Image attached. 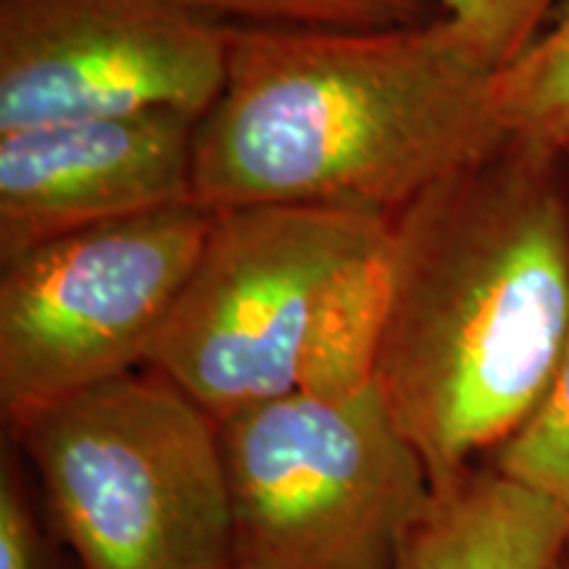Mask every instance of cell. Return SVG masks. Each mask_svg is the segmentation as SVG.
Masks as SVG:
<instances>
[{
  "mask_svg": "<svg viewBox=\"0 0 569 569\" xmlns=\"http://www.w3.org/2000/svg\"><path fill=\"white\" fill-rule=\"evenodd\" d=\"M569 338V159L507 138L390 217L375 386L432 482L532 417Z\"/></svg>",
  "mask_w": 569,
  "mask_h": 569,
  "instance_id": "obj_1",
  "label": "cell"
},
{
  "mask_svg": "<svg viewBox=\"0 0 569 569\" xmlns=\"http://www.w3.org/2000/svg\"><path fill=\"white\" fill-rule=\"evenodd\" d=\"M493 82L443 17L369 32L227 24L224 84L196 127L193 203L393 217L509 138Z\"/></svg>",
  "mask_w": 569,
  "mask_h": 569,
  "instance_id": "obj_2",
  "label": "cell"
},
{
  "mask_svg": "<svg viewBox=\"0 0 569 569\" xmlns=\"http://www.w3.org/2000/svg\"><path fill=\"white\" fill-rule=\"evenodd\" d=\"M13 432L80 569H230L219 422L161 372L80 390Z\"/></svg>",
  "mask_w": 569,
  "mask_h": 569,
  "instance_id": "obj_3",
  "label": "cell"
},
{
  "mask_svg": "<svg viewBox=\"0 0 569 569\" xmlns=\"http://www.w3.org/2000/svg\"><path fill=\"white\" fill-rule=\"evenodd\" d=\"M230 569H396L432 480L380 390H303L219 422Z\"/></svg>",
  "mask_w": 569,
  "mask_h": 569,
  "instance_id": "obj_4",
  "label": "cell"
},
{
  "mask_svg": "<svg viewBox=\"0 0 569 569\" xmlns=\"http://www.w3.org/2000/svg\"><path fill=\"white\" fill-rule=\"evenodd\" d=\"M390 217L272 203L211 213L146 367L217 422L296 393L306 348L340 280L380 251Z\"/></svg>",
  "mask_w": 569,
  "mask_h": 569,
  "instance_id": "obj_5",
  "label": "cell"
},
{
  "mask_svg": "<svg viewBox=\"0 0 569 569\" xmlns=\"http://www.w3.org/2000/svg\"><path fill=\"white\" fill-rule=\"evenodd\" d=\"M209 227V211L180 206L67 234L0 264V411L11 430L146 367Z\"/></svg>",
  "mask_w": 569,
  "mask_h": 569,
  "instance_id": "obj_6",
  "label": "cell"
},
{
  "mask_svg": "<svg viewBox=\"0 0 569 569\" xmlns=\"http://www.w3.org/2000/svg\"><path fill=\"white\" fill-rule=\"evenodd\" d=\"M227 74V24L177 0H0V134L71 119H201Z\"/></svg>",
  "mask_w": 569,
  "mask_h": 569,
  "instance_id": "obj_7",
  "label": "cell"
},
{
  "mask_svg": "<svg viewBox=\"0 0 569 569\" xmlns=\"http://www.w3.org/2000/svg\"><path fill=\"white\" fill-rule=\"evenodd\" d=\"M198 119H71L0 134V264L42 243L193 203Z\"/></svg>",
  "mask_w": 569,
  "mask_h": 569,
  "instance_id": "obj_8",
  "label": "cell"
},
{
  "mask_svg": "<svg viewBox=\"0 0 569 569\" xmlns=\"http://www.w3.org/2000/svg\"><path fill=\"white\" fill-rule=\"evenodd\" d=\"M567 549V511L488 465L432 482L396 569H557Z\"/></svg>",
  "mask_w": 569,
  "mask_h": 569,
  "instance_id": "obj_9",
  "label": "cell"
},
{
  "mask_svg": "<svg viewBox=\"0 0 569 569\" xmlns=\"http://www.w3.org/2000/svg\"><path fill=\"white\" fill-rule=\"evenodd\" d=\"M386 248L388 240L380 251L356 264L319 315L298 386L303 393L348 398L375 382L386 317Z\"/></svg>",
  "mask_w": 569,
  "mask_h": 569,
  "instance_id": "obj_10",
  "label": "cell"
},
{
  "mask_svg": "<svg viewBox=\"0 0 569 569\" xmlns=\"http://www.w3.org/2000/svg\"><path fill=\"white\" fill-rule=\"evenodd\" d=\"M493 103L509 138L569 146V0L519 59L496 71Z\"/></svg>",
  "mask_w": 569,
  "mask_h": 569,
  "instance_id": "obj_11",
  "label": "cell"
},
{
  "mask_svg": "<svg viewBox=\"0 0 569 569\" xmlns=\"http://www.w3.org/2000/svg\"><path fill=\"white\" fill-rule=\"evenodd\" d=\"M184 9L238 27L288 30H396L432 21V0H177Z\"/></svg>",
  "mask_w": 569,
  "mask_h": 569,
  "instance_id": "obj_12",
  "label": "cell"
},
{
  "mask_svg": "<svg viewBox=\"0 0 569 569\" xmlns=\"http://www.w3.org/2000/svg\"><path fill=\"white\" fill-rule=\"evenodd\" d=\"M490 467L569 515V338L549 393L528 422L490 453Z\"/></svg>",
  "mask_w": 569,
  "mask_h": 569,
  "instance_id": "obj_13",
  "label": "cell"
},
{
  "mask_svg": "<svg viewBox=\"0 0 569 569\" xmlns=\"http://www.w3.org/2000/svg\"><path fill=\"white\" fill-rule=\"evenodd\" d=\"M443 19L475 59L501 71L543 32L561 0H438Z\"/></svg>",
  "mask_w": 569,
  "mask_h": 569,
  "instance_id": "obj_14",
  "label": "cell"
},
{
  "mask_svg": "<svg viewBox=\"0 0 569 569\" xmlns=\"http://www.w3.org/2000/svg\"><path fill=\"white\" fill-rule=\"evenodd\" d=\"M0 569H53L51 543L9 459L0 475Z\"/></svg>",
  "mask_w": 569,
  "mask_h": 569,
  "instance_id": "obj_15",
  "label": "cell"
},
{
  "mask_svg": "<svg viewBox=\"0 0 569 569\" xmlns=\"http://www.w3.org/2000/svg\"><path fill=\"white\" fill-rule=\"evenodd\" d=\"M557 569H569V549H567V553H565V559L559 561V567Z\"/></svg>",
  "mask_w": 569,
  "mask_h": 569,
  "instance_id": "obj_16",
  "label": "cell"
},
{
  "mask_svg": "<svg viewBox=\"0 0 569 569\" xmlns=\"http://www.w3.org/2000/svg\"><path fill=\"white\" fill-rule=\"evenodd\" d=\"M565 151H569V146H567V148H565Z\"/></svg>",
  "mask_w": 569,
  "mask_h": 569,
  "instance_id": "obj_17",
  "label": "cell"
}]
</instances>
